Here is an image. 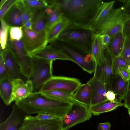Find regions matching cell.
I'll return each instance as SVG.
<instances>
[{"mask_svg": "<svg viewBox=\"0 0 130 130\" xmlns=\"http://www.w3.org/2000/svg\"><path fill=\"white\" fill-rule=\"evenodd\" d=\"M63 16L70 21L67 29L85 30L104 3L102 0H55Z\"/></svg>", "mask_w": 130, "mask_h": 130, "instance_id": "1", "label": "cell"}, {"mask_svg": "<svg viewBox=\"0 0 130 130\" xmlns=\"http://www.w3.org/2000/svg\"><path fill=\"white\" fill-rule=\"evenodd\" d=\"M15 103L29 115L47 113L61 119L72 104L52 99L40 92H33L27 98Z\"/></svg>", "mask_w": 130, "mask_h": 130, "instance_id": "2", "label": "cell"}, {"mask_svg": "<svg viewBox=\"0 0 130 130\" xmlns=\"http://www.w3.org/2000/svg\"><path fill=\"white\" fill-rule=\"evenodd\" d=\"M128 18L123 6L113 9L91 32L100 35H107L111 38L122 30L124 23Z\"/></svg>", "mask_w": 130, "mask_h": 130, "instance_id": "3", "label": "cell"}, {"mask_svg": "<svg viewBox=\"0 0 130 130\" xmlns=\"http://www.w3.org/2000/svg\"><path fill=\"white\" fill-rule=\"evenodd\" d=\"M31 56L32 69L31 75L28 79L32 83L33 92H39L45 83L53 76V61Z\"/></svg>", "mask_w": 130, "mask_h": 130, "instance_id": "4", "label": "cell"}, {"mask_svg": "<svg viewBox=\"0 0 130 130\" xmlns=\"http://www.w3.org/2000/svg\"><path fill=\"white\" fill-rule=\"evenodd\" d=\"M64 30L59 36L58 41L73 47L85 54H91V35L88 31Z\"/></svg>", "mask_w": 130, "mask_h": 130, "instance_id": "5", "label": "cell"}, {"mask_svg": "<svg viewBox=\"0 0 130 130\" xmlns=\"http://www.w3.org/2000/svg\"><path fill=\"white\" fill-rule=\"evenodd\" d=\"M92 115L89 107L74 101L69 110L61 119V130H68L77 124L89 120Z\"/></svg>", "mask_w": 130, "mask_h": 130, "instance_id": "6", "label": "cell"}, {"mask_svg": "<svg viewBox=\"0 0 130 130\" xmlns=\"http://www.w3.org/2000/svg\"><path fill=\"white\" fill-rule=\"evenodd\" d=\"M7 45L19 65L21 74L29 79L32 71V58L25 50L22 40H11L9 39Z\"/></svg>", "mask_w": 130, "mask_h": 130, "instance_id": "7", "label": "cell"}, {"mask_svg": "<svg viewBox=\"0 0 130 130\" xmlns=\"http://www.w3.org/2000/svg\"><path fill=\"white\" fill-rule=\"evenodd\" d=\"M76 78L61 76H53L42 86L39 92L59 90L73 94L81 85Z\"/></svg>", "mask_w": 130, "mask_h": 130, "instance_id": "8", "label": "cell"}, {"mask_svg": "<svg viewBox=\"0 0 130 130\" xmlns=\"http://www.w3.org/2000/svg\"><path fill=\"white\" fill-rule=\"evenodd\" d=\"M50 46L62 49L73 60L84 70L90 74L94 72L96 64L91 54L84 55L64 45H61L55 40L50 43Z\"/></svg>", "mask_w": 130, "mask_h": 130, "instance_id": "9", "label": "cell"}, {"mask_svg": "<svg viewBox=\"0 0 130 130\" xmlns=\"http://www.w3.org/2000/svg\"><path fill=\"white\" fill-rule=\"evenodd\" d=\"M23 36L22 39L26 51L30 55L43 48L48 43L47 32H36L23 26Z\"/></svg>", "mask_w": 130, "mask_h": 130, "instance_id": "10", "label": "cell"}, {"mask_svg": "<svg viewBox=\"0 0 130 130\" xmlns=\"http://www.w3.org/2000/svg\"><path fill=\"white\" fill-rule=\"evenodd\" d=\"M104 60L100 64H96L93 77L99 79L105 84L107 91L113 90L114 75L112 66V56L106 49Z\"/></svg>", "mask_w": 130, "mask_h": 130, "instance_id": "11", "label": "cell"}, {"mask_svg": "<svg viewBox=\"0 0 130 130\" xmlns=\"http://www.w3.org/2000/svg\"><path fill=\"white\" fill-rule=\"evenodd\" d=\"M19 130H61V119L56 118L49 120H40L35 116L28 115Z\"/></svg>", "mask_w": 130, "mask_h": 130, "instance_id": "12", "label": "cell"}, {"mask_svg": "<svg viewBox=\"0 0 130 130\" xmlns=\"http://www.w3.org/2000/svg\"><path fill=\"white\" fill-rule=\"evenodd\" d=\"M29 115L15 103L12 106L11 112L8 118L0 124V130H19L24 119Z\"/></svg>", "mask_w": 130, "mask_h": 130, "instance_id": "13", "label": "cell"}, {"mask_svg": "<svg viewBox=\"0 0 130 130\" xmlns=\"http://www.w3.org/2000/svg\"><path fill=\"white\" fill-rule=\"evenodd\" d=\"M12 101L15 102L26 99L33 92V86L31 82L28 79L24 82L22 79L12 80Z\"/></svg>", "mask_w": 130, "mask_h": 130, "instance_id": "14", "label": "cell"}, {"mask_svg": "<svg viewBox=\"0 0 130 130\" xmlns=\"http://www.w3.org/2000/svg\"><path fill=\"white\" fill-rule=\"evenodd\" d=\"M30 55L49 60H61L73 62L72 59L62 49L53 47L49 45Z\"/></svg>", "mask_w": 130, "mask_h": 130, "instance_id": "15", "label": "cell"}, {"mask_svg": "<svg viewBox=\"0 0 130 130\" xmlns=\"http://www.w3.org/2000/svg\"><path fill=\"white\" fill-rule=\"evenodd\" d=\"M87 83L90 85L91 89V106L108 100L106 96V88L102 81L92 77Z\"/></svg>", "mask_w": 130, "mask_h": 130, "instance_id": "16", "label": "cell"}, {"mask_svg": "<svg viewBox=\"0 0 130 130\" xmlns=\"http://www.w3.org/2000/svg\"><path fill=\"white\" fill-rule=\"evenodd\" d=\"M6 66L8 75L12 80L22 79L21 74L19 65L11 50L7 45L6 48L1 53Z\"/></svg>", "mask_w": 130, "mask_h": 130, "instance_id": "17", "label": "cell"}, {"mask_svg": "<svg viewBox=\"0 0 130 130\" xmlns=\"http://www.w3.org/2000/svg\"><path fill=\"white\" fill-rule=\"evenodd\" d=\"M91 54L96 64L99 65L105 59L106 48L102 43L100 35L91 32Z\"/></svg>", "mask_w": 130, "mask_h": 130, "instance_id": "18", "label": "cell"}, {"mask_svg": "<svg viewBox=\"0 0 130 130\" xmlns=\"http://www.w3.org/2000/svg\"><path fill=\"white\" fill-rule=\"evenodd\" d=\"M74 101L89 107L91 105V96L90 87L89 84L81 85L73 94Z\"/></svg>", "mask_w": 130, "mask_h": 130, "instance_id": "19", "label": "cell"}, {"mask_svg": "<svg viewBox=\"0 0 130 130\" xmlns=\"http://www.w3.org/2000/svg\"><path fill=\"white\" fill-rule=\"evenodd\" d=\"M2 19L10 27H22L23 26V21L21 14L15 3L7 11Z\"/></svg>", "mask_w": 130, "mask_h": 130, "instance_id": "20", "label": "cell"}, {"mask_svg": "<svg viewBox=\"0 0 130 130\" xmlns=\"http://www.w3.org/2000/svg\"><path fill=\"white\" fill-rule=\"evenodd\" d=\"M125 39L122 30L111 38L110 44L107 49L112 56L117 57L121 55Z\"/></svg>", "mask_w": 130, "mask_h": 130, "instance_id": "21", "label": "cell"}, {"mask_svg": "<svg viewBox=\"0 0 130 130\" xmlns=\"http://www.w3.org/2000/svg\"><path fill=\"white\" fill-rule=\"evenodd\" d=\"M123 105V103L117 99L113 101L107 100L91 106L89 107V109L94 115L98 116L100 114L111 111Z\"/></svg>", "mask_w": 130, "mask_h": 130, "instance_id": "22", "label": "cell"}, {"mask_svg": "<svg viewBox=\"0 0 130 130\" xmlns=\"http://www.w3.org/2000/svg\"><path fill=\"white\" fill-rule=\"evenodd\" d=\"M12 85L8 75L0 80V94L1 98L6 105H9L12 100Z\"/></svg>", "mask_w": 130, "mask_h": 130, "instance_id": "23", "label": "cell"}, {"mask_svg": "<svg viewBox=\"0 0 130 130\" xmlns=\"http://www.w3.org/2000/svg\"><path fill=\"white\" fill-rule=\"evenodd\" d=\"M44 9L38 11L33 14L32 19V29L38 32L47 31V14Z\"/></svg>", "mask_w": 130, "mask_h": 130, "instance_id": "24", "label": "cell"}, {"mask_svg": "<svg viewBox=\"0 0 130 130\" xmlns=\"http://www.w3.org/2000/svg\"><path fill=\"white\" fill-rule=\"evenodd\" d=\"M115 3L114 1L104 2L100 7L92 22L85 30L91 31L113 9Z\"/></svg>", "mask_w": 130, "mask_h": 130, "instance_id": "25", "label": "cell"}, {"mask_svg": "<svg viewBox=\"0 0 130 130\" xmlns=\"http://www.w3.org/2000/svg\"><path fill=\"white\" fill-rule=\"evenodd\" d=\"M70 24L69 21L64 16L62 21L51 27L47 31L48 43L57 40L60 34L69 27Z\"/></svg>", "mask_w": 130, "mask_h": 130, "instance_id": "26", "label": "cell"}, {"mask_svg": "<svg viewBox=\"0 0 130 130\" xmlns=\"http://www.w3.org/2000/svg\"><path fill=\"white\" fill-rule=\"evenodd\" d=\"M48 6H51L52 11L47 14L46 31L55 24L62 21L64 18L63 13L54 0H47Z\"/></svg>", "mask_w": 130, "mask_h": 130, "instance_id": "27", "label": "cell"}, {"mask_svg": "<svg viewBox=\"0 0 130 130\" xmlns=\"http://www.w3.org/2000/svg\"><path fill=\"white\" fill-rule=\"evenodd\" d=\"M41 92L46 96L56 100L72 103L74 101L72 98L73 94L65 91L54 90Z\"/></svg>", "mask_w": 130, "mask_h": 130, "instance_id": "28", "label": "cell"}, {"mask_svg": "<svg viewBox=\"0 0 130 130\" xmlns=\"http://www.w3.org/2000/svg\"><path fill=\"white\" fill-rule=\"evenodd\" d=\"M0 54L6 48L9 39V30L10 27L2 19L0 20Z\"/></svg>", "mask_w": 130, "mask_h": 130, "instance_id": "29", "label": "cell"}, {"mask_svg": "<svg viewBox=\"0 0 130 130\" xmlns=\"http://www.w3.org/2000/svg\"><path fill=\"white\" fill-rule=\"evenodd\" d=\"M129 81H124L120 77H119L117 80L115 85L116 93L119 96V101L121 102L124 99L129 87Z\"/></svg>", "mask_w": 130, "mask_h": 130, "instance_id": "30", "label": "cell"}, {"mask_svg": "<svg viewBox=\"0 0 130 130\" xmlns=\"http://www.w3.org/2000/svg\"><path fill=\"white\" fill-rule=\"evenodd\" d=\"M22 1L24 4L33 13L48 6L46 0H22Z\"/></svg>", "mask_w": 130, "mask_h": 130, "instance_id": "31", "label": "cell"}, {"mask_svg": "<svg viewBox=\"0 0 130 130\" xmlns=\"http://www.w3.org/2000/svg\"><path fill=\"white\" fill-rule=\"evenodd\" d=\"M15 3L20 11L23 24L29 20H32L34 13L24 4L22 0H17Z\"/></svg>", "mask_w": 130, "mask_h": 130, "instance_id": "32", "label": "cell"}, {"mask_svg": "<svg viewBox=\"0 0 130 130\" xmlns=\"http://www.w3.org/2000/svg\"><path fill=\"white\" fill-rule=\"evenodd\" d=\"M23 36V32L22 27H10L9 30V39L11 40H22Z\"/></svg>", "mask_w": 130, "mask_h": 130, "instance_id": "33", "label": "cell"}, {"mask_svg": "<svg viewBox=\"0 0 130 130\" xmlns=\"http://www.w3.org/2000/svg\"><path fill=\"white\" fill-rule=\"evenodd\" d=\"M112 66L114 74L116 75L118 69L121 67L128 68L129 64L121 56L117 57L112 56Z\"/></svg>", "mask_w": 130, "mask_h": 130, "instance_id": "34", "label": "cell"}, {"mask_svg": "<svg viewBox=\"0 0 130 130\" xmlns=\"http://www.w3.org/2000/svg\"><path fill=\"white\" fill-rule=\"evenodd\" d=\"M130 65V43L128 38L125 37L123 48L121 55Z\"/></svg>", "mask_w": 130, "mask_h": 130, "instance_id": "35", "label": "cell"}, {"mask_svg": "<svg viewBox=\"0 0 130 130\" xmlns=\"http://www.w3.org/2000/svg\"><path fill=\"white\" fill-rule=\"evenodd\" d=\"M118 75L124 81L128 82L130 79V70L125 67H120L117 72L116 75Z\"/></svg>", "mask_w": 130, "mask_h": 130, "instance_id": "36", "label": "cell"}, {"mask_svg": "<svg viewBox=\"0 0 130 130\" xmlns=\"http://www.w3.org/2000/svg\"><path fill=\"white\" fill-rule=\"evenodd\" d=\"M17 0H8L4 5L0 8V18L2 19L3 17L12 6L16 3Z\"/></svg>", "mask_w": 130, "mask_h": 130, "instance_id": "37", "label": "cell"}, {"mask_svg": "<svg viewBox=\"0 0 130 130\" xmlns=\"http://www.w3.org/2000/svg\"><path fill=\"white\" fill-rule=\"evenodd\" d=\"M8 75L7 69L2 56L0 57V80Z\"/></svg>", "mask_w": 130, "mask_h": 130, "instance_id": "38", "label": "cell"}, {"mask_svg": "<svg viewBox=\"0 0 130 130\" xmlns=\"http://www.w3.org/2000/svg\"><path fill=\"white\" fill-rule=\"evenodd\" d=\"M122 31L126 37H130V18H128L124 22Z\"/></svg>", "mask_w": 130, "mask_h": 130, "instance_id": "39", "label": "cell"}, {"mask_svg": "<svg viewBox=\"0 0 130 130\" xmlns=\"http://www.w3.org/2000/svg\"><path fill=\"white\" fill-rule=\"evenodd\" d=\"M100 37L102 45L106 48H107L110 43L111 37L107 35H100Z\"/></svg>", "mask_w": 130, "mask_h": 130, "instance_id": "40", "label": "cell"}, {"mask_svg": "<svg viewBox=\"0 0 130 130\" xmlns=\"http://www.w3.org/2000/svg\"><path fill=\"white\" fill-rule=\"evenodd\" d=\"M35 117L39 120H50L57 118L52 115L47 113L38 114Z\"/></svg>", "mask_w": 130, "mask_h": 130, "instance_id": "41", "label": "cell"}, {"mask_svg": "<svg viewBox=\"0 0 130 130\" xmlns=\"http://www.w3.org/2000/svg\"><path fill=\"white\" fill-rule=\"evenodd\" d=\"M124 4L123 6L125 13L128 18L130 16V0L121 1Z\"/></svg>", "mask_w": 130, "mask_h": 130, "instance_id": "42", "label": "cell"}, {"mask_svg": "<svg viewBox=\"0 0 130 130\" xmlns=\"http://www.w3.org/2000/svg\"><path fill=\"white\" fill-rule=\"evenodd\" d=\"M111 123L109 122L99 123L98 126V130H111Z\"/></svg>", "mask_w": 130, "mask_h": 130, "instance_id": "43", "label": "cell"}, {"mask_svg": "<svg viewBox=\"0 0 130 130\" xmlns=\"http://www.w3.org/2000/svg\"><path fill=\"white\" fill-rule=\"evenodd\" d=\"M124 100L123 106L127 108L130 104V87L128 88Z\"/></svg>", "mask_w": 130, "mask_h": 130, "instance_id": "44", "label": "cell"}, {"mask_svg": "<svg viewBox=\"0 0 130 130\" xmlns=\"http://www.w3.org/2000/svg\"><path fill=\"white\" fill-rule=\"evenodd\" d=\"M116 94L112 90L107 91L106 96L107 99L110 101H113L116 99Z\"/></svg>", "mask_w": 130, "mask_h": 130, "instance_id": "45", "label": "cell"}, {"mask_svg": "<svg viewBox=\"0 0 130 130\" xmlns=\"http://www.w3.org/2000/svg\"><path fill=\"white\" fill-rule=\"evenodd\" d=\"M23 26L29 29H32V20H29L24 23Z\"/></svg>", "mask_w": 130, "mask_h": 130, "instance_id": "46", "label": "cell"}, {"mask_svg": "<svg viewBox=\"0 0 130 130\" xmlns=\"http://www.w3.org/2000/svg\"><path fill=\"white\" fill-rule=\"evenodd\" d=\"M8 0H2L0 2V8H1L6 3Z\"/></svg>", "mask_w": 130, "mask_h": 130, "instance_id": "47", "label": "cell"}, {"mask_svg": "<svg viewBox=\"0 0 130 130\" xmlns=\"http://www.w3.org/2000/svg\"><path fill=\"white\" fill-rule=\"evenodd\" d=\"M127 108L128 109V110H130V104L127 107Z\"/></svg>", "mask_w": 130, "mask_h": 130, "instance_id": "48", "label": "cell"}, {"mask_svg": "<svg viewBox=\"0 0 130 130\" xmlns=\"http://www.w3.org/2000/svg\"><path fill=\"white\" fill-rule=\"evenodd\" d=\"M128 113L129 115L130 116V110H128Z\"/></svg>", "mask_w": 130, "mask_h": 130, "instance_id": "49", "label": "cell"}, {"mask_svg": "<svg viewBox=\"0 0 130 130\" xmlns=\"http://www.w3.org/2000/svg\"><path fill=\"white\" fill-rule=\"evenodd\" d=\"M127 38H128L129 41L130 43V37Z\"/></svg>", "mask_w": 130, "mask_h": 130, "instance_id": "50", "label": "cell"}, {"mask_svg": "<svg viewBox=\"0 0 130 130\" xmlns=\"http://www.w3.org/2000/svg\"><path fill=\"white\" fill-rule=\"evenodd\" d=\"M128 18H130V16Z\"/></svg>", "mask_w": 130, "mask_h": 130, "instance_id": "51", "label": "cell"}]
</instances>
